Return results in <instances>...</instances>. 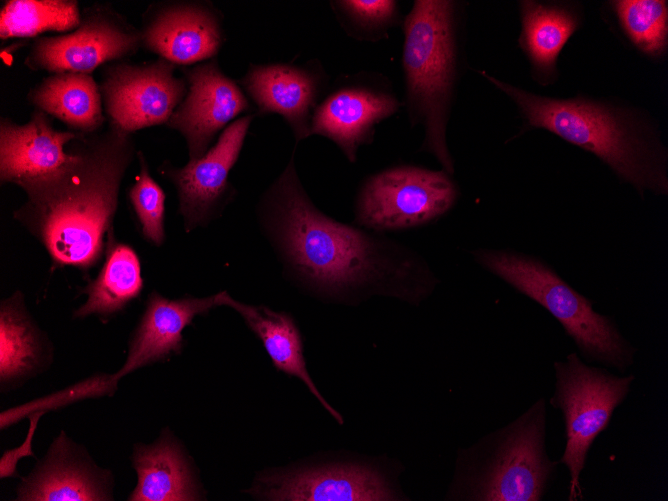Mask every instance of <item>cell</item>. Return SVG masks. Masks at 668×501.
<instances>
[{"mask_svg":"<svg viewBox=\"0 0 668 501\" xmlns=\"http://www.w3.org/2000/svg\"><path fill=\"white\" fill-rule=\"evenodd\" d=\"M251 119L244 116L227 126L209 151L184 167L164 164L161 172L176 187L187 232L207 224L221 205L229 189V172L239 157Z\"/></svg>","mask_w":668,"mask_h":501,"instance_id":"4fadbf2b","label":"cell"},{"mask_svg":"<svg viewBox=\"0 0 668 501\" xmlns=\"http://www.w3.org/2000/svg\"><path fill=\"white\" fill-rule=\"evenodd\" d=\"M133 464L138 484L129 500H199V491L180 446L169 437L136 449Z\"/></svg>","mask_w":668,"mask_h":501,"instance_id":"44dd1931","label":"cell"},{"mask_svg":"<svg viewBox=\"0 0 668 501\" xmlns=\"http://www.w3.org/2000/svg\"><path fill=\"white\" fill-rule=\"evenodd\" d=\"M140 172L129 190L130 202L139 221L143 237L160 246L165 239L164 214L166 195L148 171L143 153H137Z\"/></svg>","mask_w":668,"mask_h":501,"instance_id":"83f0119b","label":"cell"},{"mask_svg":"<svg viewBox=\"0 0 668 501\" xmlns=\"http://www.w3.org/2000/svg\"><path fill=\"white\" fill-rule=\"evenodd\" d=\"M142 44L173 64L212 58L222 43L219 19L205 5L175 3L156 11L145 23Z\"/></svg>","mask_w":668,"mask_h":501,"instance_id":"9a60e30c","label":"cell"},{"mask_svg":"<svg viewBox=\"0 0 668 501\" xmlns=\"http://www.w3.org/2000/svg\"><path fill=\"white\" fill-rule=\"evenodd\" d=\"M105 255L98 276L84 290L88 299L76 310L75 317L111 315L136 298L143 288L141 265L135 250L117 243L113 232L107 237Z\"/></svg>","mask_w":668,"mask_h":501,"instance_id":"7402d4cb","label":"cell"},{"mask_svg":"<svg viewBox=\"0 0 668 501\" xmlns=\"http://www.w3.org/2000/svg\"><path fill=\"white\" fill-rule=\"evenodd\" d=\"M72 158L58 170L18 186L26 201L13 216L45 247L57 266L88 269L106 251L119 190L134 155L131 134L109 125L79 134Z\"/></svg>","mask_w":668,"mask_h":501,"instance_id":"7a4b0ae2","label":"cell"},{"mask_svg":"<svg viewBox=\"0 0 668 501\" xmlns=\"http://www.w3.org/2000/svg\"><path fill=\"white\" fill-rule=\"evenodd\" d=\"M81 22L76 1L10 0L0 12V38L34 37L46 31L75 30Z\"/></svg>","mask_w":668,"mask_h":501,"instance_id":"cb8c5ba5","label":"cell"},{"mask_svg":"<svg viewBox=\"0 0 668 501\" xmlns=\"http://www.w3.org/2000/svg\"><path fill=\"white\" fill-rule=\"evenodd\" d=\"M336 3L355 24L370 30L388 27L396 16L395 1L350 0Z\"/></svg>","mask_w":668,"mask_h":501,"instance_id":"f1b7e54d","label":"cell"},{"mask_svg":"<svg viewBox=\"0 0 668 501\" xmlns=\"http://www.w3.org/2000/svg\"><path fill=\"white\" fill-rule=\"evenodd\" d=\"M457 187L445 171L399 166L371 176L362 186L355 221L376 231L427 224L455 203Z\"/></svg>","mask_w":668,"mask_h":501,"instance_id":"ba28073f","label":"cell"},{"mask_svg":"<svg viewBox=\"0 0 668 501\" xmlns=\"http://www.w3.org/2000/svg\"><path fill=\"white\" fill-rule=\"evenodd\" d=\"M546 402L459 449L445 500L540 501L558 461L546 452Z\"/></svg>","mask_w":668,"mask_h":501,"instance_id":"277c9868","label":"cell"},{"mask_svg":"<svg viewBox=\"0 0 668 501\" xmlns=\"http://www.w3.org/2000/svg\"><path fill=\"white\" fill-rule=\"evenodd\" d=\"M100 92L110 125L131 134L167 123L187 90L174 75V64L160 58L144 65L109 66Z\"/></svg>","mask_w":668,"mask_h":501,"instance_id":"8fae6325","label":"cell"},{"mask_svg":"<svg viewBox=\"0 0 668 501\" xmlns=\"http://www.w3.org/2000/svg\"><path fill=\"white\" fill-rule=\"evenodd\" d=\"M265 500L400 501L409 500L397 472L375 464L329 462L262 476L248 491Z\"/></svg>","mask_w":668,"mask_h":501,"instance_id":"9c48e42d","label":"cell"},{"mask_svg":"<svg viewBox=\"0 0 668 501\" xmlns=\"http://www.w3.org/2000/svg\"><path fill=\"white\" fill-rule=\"evenodd\" d=\"M36 420H37V418L32 423L31 430H29L27 440L23 444V446H21L19 449L12 450L11 452H8L7 454L5 453V456L1 460V477L10 476V475L13 474V472L15 470V468L13 466V460H14V462H16V460L19 457L24 456V455H29V454L31 455L32 454L31 448H30L31 447V438H32V434H33V430H34V427H35Z\"/></svg>","mask_w":668,"mask_h":501,"instance_id":"f546056e","label":"cell"},{"mask_svg":"<svg viewBox=\"0 0 668 501\" xmlns=\"http://www.w3.org/2000/svg\"><path fill=\"white\" fill-rule=\"evenodd\" d=\"M399 107L400 103L387 91L367 86L343 87L316 108L310 135L331 139L354 162L359 146L371 142L375 125Z\"/></svg>","mask_w":668,"mask_h":501,"instance_id":"2e32d148","label":"cell"},{"mask_svg":"<svg viewBox=\"0 0 668 501\" xmlns=\"http://www.w3.org/2000/svg\"><path fill=\"white\" fill-rule=\"evenodd\" d=\"M482 74L516 103L528 126L594 154L640 193L667 194L666 151L654 132L631 114L582 97L540 96Z\"/></svg>","mask_w":668,"mask_h":501,"instance_id":"3957f363","label":"cell"},{"mask_svg":"<svg viewBox=\"0 0 668 501\" xmlns=\"http://www.w3.org/2000/svg\"><path fill=\"white\" fill-rule=\"evenodd\" d=\"M263 113H278L296 140L310 135V110L319 93V78L308 69L275 64L252 67L242 80Z\"/></svg>","mask_w":668,"mask_h":501,"instance_id":"ac0fdd59","label":"cell"},{"mask_svg":"<svg viewBox=\"0 0 668 501\" xmlns=\"http://www.w3.org/2000/svg\"><path fill=\"white\" fill-rule=\"evenodd\" d=\"M39 341L28 317L13 300L0 312V375L3 380L27 372L36 363Z\"/></svg>","mask_w":668,"mask_h":501,"instance_id":"484cf974","label":"cell"},{"mask_svg":"<svg viewBox=\"0 0 668 501\" xmlns=\"http://www.w3.org/2000/svg\"><path fill=\"white\" fill-rule=\"evenodd\" d=\"M235 309L248 327L260 338L273 365L280 371L300 379L321 405L339 423L342 415L324 399L306 368L303 343L293 318L284 312H275L265 306H253L234 300L228 294L225 304Z\"/></svg>","mask_w":668,"mask_h":501,"instance_id":"d6986e66","label":"cell"},{"mask_svg":"<svg viewBox=\"0 0 668 501\" xmlns=\"http://www.w3.org/2000/svg\"><path fill=\"white\" fill-rule=\"evenodd\" d=\"M28 100L79 134L96 132L105 121L100 87L87 73H53L29 91Z\"/></svg>","mask_w":668,"mask_h":501,"instance_id":"ffe728a7","label":"cell"},{"mask_svg":"<svg viewBox=\"0 0 668 501\" xmlns=\"http://www.w3.org/2000/svg\"><path fill=\"white\" fill-rule=\"evenodd\" d=\"M475 260L518 292L553 315L582 356L624 372L634 360L635 348L616 324L593 309L586 298L541 260L506 250H476Z\"/></svg>","mask_w":668,"mask_h":501,"instance_id":"8992f818","label":"cell"},{"mask_svg":"<svg viewBox=\"0 0 668 501\" xmlns=\"http://www.w3.org/2000/svg\"><path fill=\"white\" fill-rule=\"evenodd\" d=\"M555 391L550 404L561 410L565 449L558 461L569 470V501L583 499L580 476L596 437L630 392L634 375L616 376L584 363L576 352L554 363Z\"/></svg>","mask_w":668,"mask_h":501,"instance_id":"52a82bcc","label":"cell"},{"mask_svg":"<svg viewBox=\"0 0 668 501\" xmlns=\"http://www.w3.org/2000/svg\"><path fill=\"white\" fill-rule=\"evenodd\" d=\"M99 483L85 468L52 460L20 490L19 500H104Z\"/></svg>","mask_w":668,"mask_h":501,"instance_id":"d4e9b609","label":"cell"},{"mask_svg":"<svg viewBox=\"0 0 668 501\" xmlns=\"http://www.w3.org/2000/svg\"><path fill=\"white\" fill-rule=\"evenodd\" d=\"M186 77L189 89L166 124L184 136L193 161L206 153L214 136L249 104L215 61L187 70Z\"/></svg>","mask_w":668,"mask_h":501,"instance_id":"7c38bea8","label":"cell"},{"mask_svg":"<svg viewBox=\"0 0 668 501\" xmlns=\"http://www.w3.org/2000/svg\"><path fill=\"white\" fill-rule=\"evenodd\" d=\"M403 69L410 116L424 127L423 149L454 172L446 126L456 69L455 4L418 0L404 20Z\"/></svg>","mask_w":668,"mask_h":501,"instance_id":"5b68a950","label":"cell"},{"mask_svg":"<svg viewBox=\"0 0 668 501\" xmlns=\"http://www.w3.org/2000/svg\"><path fill=\"white\" fill-rule=\"evenodd\" d=\"M522 33L521 46L535 71L551 76L558 55L578 26L575 14L565 8L534 1L520 2Z\"/></svg>","mask_w":668,"mask_h":501,"instance_id":"603a6c76","label":"cell"},{"mask_svg":"<svg viewBox=\"0 0 668 501\" xmlns=\"http://www.w3.org/2000/svg\"><path fill=\"white\" fill-rule=\"evenodd\" d=\"M79 133L53 128L46 113L35 110L28 122L17 124L2 118L0 123V180L19 183L52 173L73 156L68 142Z\"/></svg>","mask_w":668,"mask_h":501,"instance_id":"5bb4252c","label":"cell"},{"mask_svg":"<svg viewBox=\"0 0 668 501\" xmlns=\"http://www.w3.org/2000/svg\"><path fill=\"white\" fill-rule=\"evenodd\" d=\"M141 43V32L114 10L92 6L81 13L79 26L70 33L37 38L25 64L52 74H89L106 62L135 53Z\"/></svg>","mask_w":668,"mask_h":501,"instance_id":"30bf717a","label":"cell"},{"mask_svg":"<svg viewBox=\"0 0 668 501\" xmlns=\"http://www.w3.org/2000/svg\"><path fill=\"white\" fill-rule=\"evenodd\" d=\"M226 294L222 291L206 298L170 300L152 292L130 342L127 360L117 377L164 359L171 353H180L184 328L191 324L196 315L224 305Z\"/></svg>","mask_w":668,"mask_h":501,"instance_id":"e0dca14e","label":"cell"},{"mask_svg":"<svg viewBox=\"0 0 668 501\" xmlns=\"http://www.w3.org/2000/svg\"><path fill=\"white\" fill-rule=\"evenodd\" d=\"M273 195L282 255L317 292L336 297L358 291L416 306L433 292L438 279L418 253L323 214L303 190L292 163Z\"/></svg>","mask_w":668,"mask_h":501,"instance_id":"6da1fadb","label":"cell"},{"mask_svg":"<svg viewBox=\"0 0 668 501\" xmlns=\"http://www.w3.org/2000/svg\"><path fill=\"white\" fill-rule=\"evenodd\" d=\"M619 23L630 41L649 56L665 51L668 37V6L661 0L612 2Z\"/></svg>","mask_w":668,"mask_h":501,"instance_id":"4316f807","label":"cell"}]
</instances>
